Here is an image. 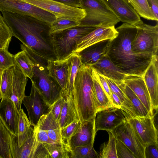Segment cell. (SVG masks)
I'll use <instances>...</instances> for the list:
<instances>
[{"label":"cell","instance_id":"74e56055","mask_svg":"<svg viewBox=\"0 0 158 158\" xmlns=\"http://www.w3.org/2000/svg\"><path fill=\"white\" fill-rule=\"evenodd\" d=\"M12 36L4 17L0 12V49L8 50Z\"/></svg>","mask_w":158,"mask_h":158},{"label":"cell","instance_id":"7bdbcfd3","mask_svg":"<svg viewBox=\"0 0 158 158\" xmlns=\"http://www.w3.org/2000/svg\"><path fill=\"white\" fill-rule=\"evenodd\" d=\"M64 102V98L62 95L51 106L50 112L58 121L60 117Z\"/></svg>","mask_w":158,"mask_h":158},{"label":"cell","instance_id":"d4e9b609","mask_svg":"<svg viewBox=\"0 0 158 158\" xmlns=\"http://www.w3.org/2000/svg\"><path fill=\"white\" fill-rule=\"evenodd\" d=\"M68 57L60 60H48L47 66L49 75L63 91L65 89L67 84L69 70Z\"/></svg>","mask_w":158,"mask_h":158},{"label":"cell","instance_id":"e575fe53","mask_svg":"<svg viewBox=\"0 0 158 158\" xmlns=\"http://www.w3.org/2000/svg\"><path fill=\"white\" fill-rule=\"evenodd\" d=\"M79 22L69 19L57 18L50 25L49 35L58 33L78 26Z\"/></svg>","mask_w":158,"mask_h":158},{"label":"cell","instance_id":"e0dca14e","mask_svg":"<svg viewBox=\"0 0 158 158\" xmlns=\"http://www.w3.org/2000/svg\"><path fill=\"white\" fill-rule=\"evenodd\" d=\"M118 34L114 26L98 27L80 40L73 53H77L85 48L100 41L112 40Z\"/></svg>","mask_w":158,"mask_h":158},{"label":"cell","instance_id":"8992f818","mask_svg":"<svg viewBox=\"0 0 158 158\" xmlns=\"http://www.w3.org/2000/svg\"><path fill=\"white\" fill-rule=\"evenodd\" d=\"M32 83L47 103L52 105L62 96L63 90L49 74L47 67L39 64H34Z\"/></svg>","mask_w":158,"mask_h":158},{"label":"cell","instance_id":"4fadbf2b","mask_svg":"<svg viewBox=\"0 0 158 158\" xmlns=\"http://www.w3.org/2000/svg\"><path fill=\"white\" fill-rule=\"evenodd\" d=\"M128 121L145 147L150 144L158 145V130L153 115L131 118Z\"/></svg>","mask_w":158,"mask_h":158},{"label":"cell","instance_id":"30bf717a","mask_svg":"<svg viewBox=\"0 0 158 158\" xmlns=\"http://www.w3.org/2000/svg\"><path fill=\"white\" fill-rule=\"evenodd\" d=\"M128 118L126 113L120 108L113 106L100 110L96 114L95 132L100 130L112 131Z\"/></svg>","mask_w":158,"mask_h":158},{"label":"cell","instance_id":"5bb4252c","mask_svg":"<svg viewBox=\"0 0 158 158\" xmlns=\"http://www.w3.org/2000/svg\"><path fill=\"white\" fill-rule=\"evenodd\" d=\"M124 94L120 108L131 118L148 117L152 115L132 90L123 81H114Z\"/></svg>","mask_w":158,"mask_h":158},{"label":"cell","instance_id":"7c38bea8","mask_svg":"<svg viewBox=\"0 0 158 158\" xmlns=\"http://www.w3.org/2000/svg\"><path fill=\"white\" fill-rule=\"evenodd\" d=\"M22 103L26 108L29 119L33 127L36 125L42 116L47 114L50 111L51 106L32 83L30 95L25 96Z\"/></svg>","mask_w":158,"mask_h":158},{"label":"cell","instance_id":"d590c367","mask_svg":"<svg viewBox=\"0 0 158 158\" xmlns=\"http://www.w3.org/2000/svg\"><path fill=\"white\" fill-rule=\"evenodd\" d=\"M13 77V66L3 70L2 76L1 92L2 97L9 98Z\"/></svg>","mask_w":158,"mask_h":158},{"label":"cell","instance_id":"5b68a950","mask_svg":"<svg viewBox=\"0 0 158 158\" xmlns=\"http://www.w3.org/2000/svg\"><path fill=\"white\" fill-rule=\"evenodd\" d=\"M80 3L86 15L78 26L110 27L120 22L101 0H80Z\"/></svg>","mask_w":158,"mask_h":158},{"label":"cell","instance_id":"4dcf8cb0","mask_svg":"<svg viewBox=\"0 0 158 158\" xmlns=\"http://www.w3.org/2000/svg\"><path fill=\"white\" fill-rule=\"evenodd\" d=\"M10 133L0 119V158H12L10 143Z\"/></svg>","mask_w":158,"mask_h":158},{"label":"cell","instance_id":"83f0119b","mask_svg":"<svg viewBox=\"0 0 158 158\" xmlns=\"http://www.w3.org/2000/svg\"><path fill=\"white\" fill-rule=\"evenodd\" d=\"M68 74L66 88L63 92L73 96L75 79L79 68L82 65L80 57L77 53H73L68 57Z\"/></svg>","mask_w":158,"mask_h":158},{"label":"cell","instance_id":"ba28073f","mask_svg":"<svg viewBox=\"0 0 158 158\" xmlns=\"http://www.w3.org/2000/svg\"><path fill=\"white\" fill-rule=\"evenodd\" d=\"M0 11L28 16L50 25L56 18L49 12L22 0H0Z\"/></svg>","mask_w":158,"mask_h":158},{"label":"cell","instance_id":"d6986e66","mask_svg":"<svg viewBox=\"0 0 158 158\" xmlns=\"http://www.w3.org/2000/svg\"><path fill=\"white\" fill-rule=\"evenodd\" d=\"M95 118L81 122L77 131L69 141V146L71 149L78 146L93 145L96 134L94 128Z\"/></svg>","mask_w":158,"mask_h":158},{"label":"cell","instance_id":"ac0fdd59","mask_svg":"<svg viewBox=\"0 0 158 158\" xmlns=\"http://www.w3.org/2000/svg\"><path fill=\"white\" fill-rule=\"evenodd\" d=\"M150 96L152 111L158 109V55L154 56L142 76Z\"/></svg>","mask_w":158,"mask_h":158},{"label":"cell","instance_id":"f1b7e54d","mask_svg":"<svg viewBox=\"0 0 158 158\" xmlns=\"http://www.w3.org/2000/svg\"><path fill=\"white\" fill-rule=\"evenodd\" d=\"M91 71L97 111L113 106L111 102L100 85L92 69Z\"/></svg>","mask_w":158,"mask_h":158},{"label":"cell","instance_id":"8fae6325","mask_svg":"<svg viewBox=\"0 0 158 158\" xmlns=\"http://www.w3.org/2000/svg\"><path fill=\"white\" fill-rule=\"evenodd\" d=\"M112 131L116 139L125 144L132 152L135 158H145V147L128 120L123 122Z\"/></svg>","mask_w":158,"mask_h":158},{"label":"cell","instance_id":"9a60e30c","mask_svg":"<svg viewBox=\"0 0 158 158\" xmlns=\"http://www.w3.org/2000/svg\"><path fill=\"white\" fill-rule=\"evenodd\" d=\"M124 23L135 26L143 23L140 16L127 0H101Z\"/></svg>","mask_w":158,"mask_h":158},{"label":"cell","instance_id":"836d02e7","mask_svg":"<svg viewBox=\"0 0 158 158\" xmlns=\"http://www.w3.org/2000/svg\"><path fill=\"white\" fill-rule=\"evenodd\" d=\"M140 17L148 20L157 21L146 0H127Z\"/></svg>","mask_w":158,"mask_h":158},{"label":"cell","instance_id":"cb8c5ba5","mask_svg":"<svg viewBox=\"0 0 158 158\" xmlns=\"http://www.w3.org/2000/svg\"><path fill=\"white\" fill-rule=\"evenodd\" d=\"M36 132L34 128L24 143L19 147L10 141V149L12 158H34L39 144Z\"/></svg>","mask_w":158,"mask_h":158},{"label":"cell","instance_id":"484cf974","mask_svg":"<svg viewBox=\"0 0 158 158\" xmlns=\"http://www.w3.org/2000/svg\"><path fill=\"white\" fill-rule=\"evenodd\" d=\"M62 95L64 98V102L58 121L61 128L75 120H79L73 96L63 92Z\"/></svg>","mask_w":158,"mask_h":158},{"label":"cell","instance_id":"6da1fadb","mask_svg":"<svg viewBox=\"0 0 158 158\" xmlns=\"http://www.w3.org/2000/svg\"><path fill=\"white\" fill-rule=\"evenodd\" d=\"M1 12L13 36L48 60H56L49 34L50 24L28 16Z\"/></svg>","mask_w":158,"mask_h":158},{"label":"cell","instance_id":"ab89813d","mask_svg":"<svg viewBox=\"0 0 158 158\" xmlns=\"http://www.w3.org/2000/svg\"><path fill=\"white\" fill-rule=\"evenodd\" d=\"M15 65L14 55L7 50L0 49V69L4 70Z\"/></svg>","mask_w":158,"mask_h":158},{"label":"cell","instance_id":"7dc6e473","mask_svg":"<svg viewBox=\"0 0 158 158\" xmlns=\"http://www.w3.org/2000/svg\"><path fill=\"white\" fill-rule=\"evenodd\" d=\"M158 145L150 144L145 147V158H158Z\"/></svg>","mask_w":158,"mask_h":158},{"label":"cell","instance_id":"c3c4849f","mask_svg":"<svg viewBox=\"0 0 158 158\" xmlns=\"http://www.w3.org/2000/svg\"><path fill=\"white\" fill-rule=\"evenodd\" d=\"M34 158H50L43 143H39Z\"/></svg>","mask_w":158,"mask_h":158},{"label":"cell","instance_id":"681fc988","mask_svg":"<svg viewBox=\"0 0 158 158\" xmlns=\"http://www.w3.org/2000/svg\"><path fill=\"white\" fill-rule=\"evenodd\" d=\"M154 16L158 20V0H146Z\"/></svg>","mask_w":158,"mask_h":158},{"label":"cell","instance_id":"d6a6232c","mask_svg":"<svg viewBox=\"0 0 158 158\" xmlns=\"http://www.w3.org/2000/svg\"><path fill=\"white\" fill-rule=\"evenodd\" d=\"M109 135L108 141L101 144L99 158H117L116 150V137L112 131H107Z\"/></svg>","mask_w":158,"mask_h":158},{"label":"cell","instance_id":"bcb514c9","mask_svg":"<svg viewBox=\"0 0 158 158\" xmlns=\"http://www.w3.org/2000/svg\"><path fill=\"white\" fill-rule=\"evenodd\" d=\"M36 132V138L38 142L41 143H54L49 138L46 131L34 127Z\"/></svg>","mask_w":158,"mask_h":158},{"label":"cell","instance_id":"f546056e","mask_svg":"<svg viewBox=\"0 0 158 158\" xmlns=\"http://www.w3.org/2000/svg\"><path fill=\"white\" fill-rule=\"evenodd\" d=\"M15 65L17 66L23 73L30 79L33 75L34 65L26 51L24 50L14 55Z\"/></svg>","mask_w":158,"mask_h":158},{"label":"cell","instance_id":"277c9868","mask_svg":"<svg viewBox=\"0 0 158 158\" xmlns=\"http://www.w3.org/2000/svg\"><path fill=\"white\" fill-rule=\"evenodd\" d=\"M96 27L77 26L50 35L56 60H63L69 56L73 53L80 40Z\"/></svg>","mask_w":158,"mask_h":158},{"label":"cell","instance_id":"1f68e13d","mask_svg":"<svg viewBox=\"0 0 158 158\" xmlns=\"http://www.w3.org/2000/svg\"><path fill=\"white\" fill-rule=\"evenodd\" d=\"M43 144L50 158H71V149L69 146L55 143Z\"/></svg>","mask_w":158,"mask_h":158},{"label":"cell","instance_id":"f907efd6","mask_svg":"<svg viewBox=\"0 0 158 158\" xmlns=\"http://www.w3.org/2000/svg\"><path fill=\"white\" fill-rule=\"evenodd\" d=\"M72 7L80 8V0H52Z\"/></svg>","mask_w":158,"mask_h":158},{"label":"cell","instance_id":"b9f144b4","mask_svg":"<svg viewBox=\"0 0 158 158\" xmlns=\"http://www.w3.org/2000/svg\"><path fill=\"white\" fill-rule=\"evenodd\" d=\"M116 150L117 158H135L131 150L122 142L117 139Z\"/></svg>","mask_w":158,"mask_h":158},{"label":"cell","instance_id":"3957f363","mask_svg":"<svg viewBox=\"0 0 158 158\" xmlns=\"http://www.w3.org/2000/svg\"><path fill=\"white\" fill-rule=\"evenodd\" d=\"M73 94L78 120L81 122L95 118L98 110L90 65L82 64L79 68Z\"/></svg>","mask_w":158,"mask_h":158},{"label":"cell","instance_id":"8d00e7d4","mask_svg":"<svg viewBox=\"0 0 158 158\" xmlns=\"http://www.w3.org/2000/svg\"><path fill=\"white\" fill-rule=\"evenodd\" d=\"M71 158H98L99 155L93 145L78 146L71 148Z\"/></svg>","mask_w":158,"mask_h":158},{"label":"cell","instance_id":"ee69618b","mask_svg":"<svg viewBox=\"0 0 158 158\" xmlns=\"http://www.w3.org/2000/svg\"><path fill=\"white\" fill-rule=\"evenodd\" d=\"M91 67L92 70L94 73L100 85L102 86V87L111 102V91L110 90L105 77L102 75L98 73L93 67L91 66Z\"/></svg>","mask_w":158,"mask_h":158},{"label":"cell","instance_id":"816d5d0a","mask_svg":"<svg viewBox=\"0 0 158 158\" xmlns=\"http://www.w3.org/2000/svg\"><path fill=\"white\" fill-rule=\"evenodd\" d=\"M111 102L114 106L120 108L122 102L119 97L115 94L111 92Z\"/></svg>","mask_w":158,"mask_h":158},{"label":"cell","instance_id":"4316f807","mask_svg":"<svg viewBox=\"0 0 158 158\" xmlns=\"http://www.w3.org/2000/svg\"><path fill=\"white\" fill-rule=\"evenodd\" d=\"M31 126L26 113L21 109L19 113L17 135L15 136L10 134V141L18 147H21L33 128Z\"/></svg>","mask_w":158,"mask_h":158},{"label":"cell","instance_id":"60d3db41","mask_svg":"<svg viewBox=\"0 0 158 158\" xmlns=\"http://www.w3.org/2000/svg\"><path fill=\"white\" fill-rule=\"evenodd\" d=\"M20 48L21 50L26 51L33 64H39L47 67L48 60L40 56L30 48L23 44H21Z\"/></svg>","mask_w":158,"mask_h":158},{"label":"cell","instance_id":"7a4b0ae2","mask_svg":"<svg viewBox=\"0 0 158 158\" xmlns=\"http://www.w3.org/2000/svg\"><path fill=\"white\" fill-rule=\"evenodd\" d=\"M115 29L118 35L111 40L106 55L127 76H142L154 56L132 51L131 42L137 32L136 26L123 23Z\"/></svg>","mask_w":158,"mask_h":158},{"label":"cell","instance_id":"f6af8a7d","mask_svg":"<svg viewBox=\"0 0 158 158\" xmlns=\"http://www.w3.org/2000/svg\"><path fill=\"white\" fill-rule=\"evenodd\" d=\"M105 77L111 92L116 94L120 98L122 103L123 102L124 94L118 86L112 80Z\"/></svg>","mask_w":158,"mask_h":158},{"label":"cell","instance_id":"f35d334b","mask_svg":"<svg viewBox=\"0 0 158 158\" xmlns=\"http://www.w3.org/2000/svg\"><path fill=\"white\" fill-rule=\"evenodd\" d=\"M81 123V122L80 121L75 120L69 124L61 128V134L63 139L69 146V140L77 131Z\"/></svg>","mask_w":158,"mask_h":158},{"label":"cell","instance_id":"7402d4cb","mask_svg":"<svg viewBox=\"0 0 158 158\" xmlns=\"http://www.w3.org/2000/svg\"><path fill=\"white\" fill-rule=\"evenodd\" d=\"M123 81L132 90L149 112L152 115L150 96L143 77L127 76Z\"/></svg>","mask_w":158,"mask_h":158},{"label":"cell","instance_id":"52a82bcc","mask_svg":"<svg viewBox=\"0 0 158 158\" xmlns=\"http://www.w3.org/2000/svg\"><path fill=\"white\" fill-rule=\"evenodd\" d=\"M136 26L137 32L131 42L132 51L137 54L157 55L158 21L155 26L143 23Z\"/></svg>","mask_w":158,"mask_h":158},{"label":"cell","instance_id":"ffe728a7","mask_svg":"<svg viewBox=\"0 0 158 158\" xmlns=\"http://www.w3.org/2000/svg\"><path fill=\"white\" fill-rule=\"evenodd\" d=\"M27 78L17 66H13L12 86L9 98L13 102L19 113L23 100L26 96L25 91Z\"/></svg>","mask_w":158,"mask_h":158},{"label":"cell","instance_id":"f5cc1de1","mask_svg":"<svg viewBox=\"0 0 158 158\" xmlns=\"http://www.w3.org/2000/svg\"><path fill=\"white\" fill-rule=\"evenodd\" d=\"M3 70H2L0 69V100L1 99V98H2V95L1 92V86L2 76V73Z\"/></svg>","mask_w":158,"mask_h":158},{"label":"cell","instance_id":"44dd1931","mask_svg":"<svg viewBox=\"0 0 158 158\" xmlns=\"http://www.w3.org/2000/svg\"><path fill=\"white\" fill-rule=\"evenodd\" d=\"M111 40H104L83 49L77 53L82 64L91 65L106 55Z\"/></svg>","mask_w":158,"mask_h":158},{"label":"cell","instance_id":"603a6c76","mask_svg":"<svg viewBox=\"0 0 158 158\" xmlns=\"http://www.w3.org/2000/svg\"><path fill=\"white\" fill-rule=\"evenodd\" d=\"M90 66L99 74L114 81H123L127 76L114 64L106 55Z\"/></svg>","mask_w":158,"mask_h":158},{"label":"cell","instance_id":"2e32d148","mask_svg":"<svg viewBox=\"0 0 158 158\" xmlns=\"http://www.w3.org/2000/svg\"><path fill=\"white\" fill-rule=\"evenodd\" d=\"M19 113L13 102L8 98L2 97L0 102V119L10 134L16 136Z\"/></svg>","mask_w":158,"mask_h":158},{"label":"cell","instance_id":"9c48e42d","mask_svg":"<svg viewBox=\"0 0 158 158\" xmlns=\"http://www.w3.org/2000/svg\"><path fill=\"white\" fill-rule=\"evenodd\" d=\"M44 9L57 18L80 22L86 15L85 11L80 8L67 6L52 0H22Z\"/></svg>","mask_w":158,"mask_h":158}]
</instances>
